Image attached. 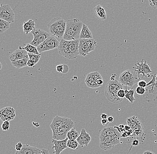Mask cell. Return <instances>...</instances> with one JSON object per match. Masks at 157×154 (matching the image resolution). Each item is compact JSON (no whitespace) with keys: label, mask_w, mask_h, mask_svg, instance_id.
<instances>
[{"label":"cell","mask_w":157,"mask_h":154,"mask_svg":"<svg viewBox=\"0 0 157 154\" xmlns=\"http://www.w3.org/2000/svg\"><path fill=\"white\" fill-rule=\"evenodd\" d=\"M79 41H68L62 39L58 48L59 54L68 60L76 59L79 55Z\"/></svg>","instance_id":"obj_1"},{"label":"cell","mask_w":157,"mask_h":154,"mask_svg":"<svg viewBox=\"0 0 157 154\" xmlns=\"http://www.w3.org/2000/svg\"><path fill=\"white\" fill-rule=\"evenodd\" d=\"M83 23L77 18L67 21L66 28L63 39L72 41L79 40Z\"/></svg>","instance_id":"obj_2"},{"label":"cell","mask_w":157,"mask_h":154,"mask_svg":"<svg viewBox=\"0 0 157 154\" xmlns=\"http://www.w3.org/2000/svg\"><path fill=\"white\" fill-rule=\"evenodd\" d=\"M123 86L118 81H109L105 87V93L107 99L112 103H119L122 102V99H120L117 96L118 91L122 89Z\"/></svg>","instance_id":"obj_3"},{"label":"cell","mask_w":157,"mask_h":154,"mask_svg":"<svg viewBox=\"0 0 157 154\" xmlns=\"http://www.w3.org/2000/svg\"><path fill=\"white\" fill-rule=\"evenodd\" d=\"M67 21L63 18L56 17L48 24L50 34L54 37L63 39L65 32Z\"/></svg>","instance_id":"obj_4"},{"label":"cell","mask_w":157,"mask_h":154,"mask_svg":"<svg viewBox=\"0 0 157 154\" xmlns=\"http://www.w3.org/2000/svg\"><path fill=\"white\" fill-rule=\"evenodd\" d=\"M141 80L134 70H128L121 73L118 81L125 86L132 87Z\"/></svg>","instance_id":"obj_5"},{"label":"cell","mask_w":157,"mask_h":154,"mask_svg":"<svg viewBox=\"0 0 157 154\" xmlns=\"http://www.w3.org/2000/svg\"><path fill=\"white\" fill-rule=\"evenodd\" d=\"M97 46V42L94 39H79V55L85 56L90 52L95 50Z\"/></svg>","instance_id":"obj_6"},{"label":"cell","mask_w":157,"mask_h":154,"mask_svg":"<svg viewBox=\"0 0 157 154\" xmlns=\"http://www.w3.org/2000/svg\"><path fill=\"white\" fill-rule=\"evenodd\" d=\"M59 42L55 37L51 36L37 47L38 52L40 54L44 52L48 51L58 48Z\"/></svg>","instance_id":"obj_7"},{"label":"cell","mask_w":157,"mask_h":154,"mask_svg":"<svg viewBox=\"0 0 157 154\" xmlns=\"http://www.w3.org/2000/svg\"><path fill=\"white\" fill-rule=\"evenodd\" d=\"M31 33L34 36V39L30 42V44L36 47L51 36L50 33L41 29H35Z\"/></svg>","instance_id":"obj_8"},{"label":"cell","mask_w":157,"mask_h":154,"mask_svg":"<svg viewBox=\"0 0 157 154\" xmlns=\"http://www.w3.org/2000/svg\"><path fill=\"white\" fill-rule=\"evenodd\" d=\"M100 138V148L105 151L111 150L114 147L115 145L120 143V138L113 136H104L99 137Z\"/></svg>","instance_id":"obj_9"},{"label":"cell","mask_w":157,"mask_h":154,"mask_svg":"<svg viewBox=\"0 0 157 154\" xmlns=\"http://www.w3.org/2000/svg\"><path fill=\"white\" fill-rule=\"evenodd\" d=\"M0 18L10 24L14 22V13L9 5L1 4L0 6Z\"/></svg>","instance_id":"obj_10"},{"label":"cell","mask_w":157,"mask_h":154,"mask_svg":"<svg viewBox=\"0 0 157 154\" xmlns=\"http://www.w3.org/2000/svg\"><path fill=\"white\" fill-rule=\"evenodd\" d=\"M143 60H144L142 59L141 63L137 61L134 65V67H132V69L137 73L139 77L140 74H142V78H143L144 77H147L152 72L151 66L149 64H147V60H145L144 62Z\"/></svg>","instance_id":"obj_11"},{"label":"cell","mask_w":157,"mask_h":154,"mask_svg":"<svg viewBox=\"0 0 157 154\" xmlns=\"http://www.w3.org/2000/svg\"><path fill=\"white\" fill-rule=\"evenodd\" d=\"M102 77H101L100 73L97 71L92 72L88 74L86 79L85 80V82L86 85L88 88H96L100 87L97 84V81L99 79H102Z\"/></svg>","instance_id":"obj_12"},{"label":"cell","mask_w":157,"mask_h":154,"mask_svg":"<svg viewBox=\"0 0 157 154\" xmlns=\"http://www.w3.org/2000/svg\"><path fill=\"white\" fill-rule=\"evenodd\" d=\"M15 116V110L12 107H5L0 110V119L3 122L12 120Z\"/></svg>","instance_id":"obj_13"},{"label":"cell","mask_w":157,"mask_h":154,"mask_svg":"<svg viewBox=\"0 0 157 154\" xmlns=\"http://www.w3.org/2000/svg\"><path fill=\"white\" fill-rule=\"evenodd\" d=\"M68 138L63 140H57L52 139V143L54 144L52 149H54L53 154H60L65 149H67V143L68 140Z\"/></svg>","instance_id":"obj_14"},{"label":"cell","mask_w":157,"mask_h":154,"mask_svg":"<svg viewBox=\"0 0 157 154\" xmlns=\"http://www.w3.org/2000/svg\"><path fill=\"white\" fill-rule=\"evenodd\" d=\"M28 53L22 48L21 46H19V48L13 52L9 56V59L11 62L17 61V60L24 59L28 57Z\"/></svg>","instance_id":"obj_15"},{"label":"cell","mask_w":157,"mask_h":154,"mask_svg":"<svg viewBox=\"0 0 157 154\" xmlns=\"http://www.w3.org/2000/svg\"><path fill=\"white\" fill-rule=\"evenodd\" d=\"M120 133L114 127L109 126L103 128L100 132V137L104 136H113L121 139Z\"/></svg>","instance_id":"obj_16"},{"label":"cell","mask_w":157,"mask_h":154,"mask_svg":"<svg viewBox=\"0 0 157 154\" xmlns=\"http://www.w3.org/2000/svg\"><path fill=\"white\" fill-rule=\"evenodd\" d=\"M42 150L30 146L29 144L23 145L20 151H16L15 154H41Z\"/></svg>","instance_id":"obj_17"},{"label":"cell","mask_w":157,"mask_h":154,"mask_svg":"<svg viewBox=\"0 0 157 154\" xmlns=\"http://www.w3.org/2000/svg\"><path fill=\"white\" fill-rule=\"evenodd\" d=\"M66 119L67 117L59 116H55L50 125V127L52 131L63 127L65 123Z\"/></svg>","instance_id":"obj_18"},{"label":"cell","mask_w":157,"mask_h":154,"mask_svg":"<svg viewBox=\"0 0 157 154\" xmlns=\"http://www.w3.org/2000/svg\"><path fill=\"white\" fill-rule=\"evenodd\" d=\"M69 131L65 127H62L53 131V139L57 140H64L67 138V133Z\"/></svg>","instance_id":"obj_19"},{"label":"cell","mask_w":157,"mask_h":154,"mask_svg":"<svg viewBox=\"0 0 157 154\" xmlns=\"http://www.w3.org/2000/svg\"><path fill=\"white\" fill-rule=\"evenodd\" d=\"M94 13L95 16L99 20H104L107 19V14L105 11L100 5H98L94 7Z\"/></svg>","instance_id":"obj_20"},{"label":"cell","mask_w":157,"mask_h":154,"mask_svg":"<svg viewBox=\"0 0 157 154\" xmlns=\"http://www.w3.org/2000/svg\"><path fill=\"white\" fill-rule=\"evenodd\" d=\"M93 39V34L87 25L83 24L79 39Z\"/></svg>","instance_id":"obj_21"},{"label":"cell","mask_w":157,"mask_h":154,"mask_svg":"<svg viewBox=\"0 0 157 154\" xmlns=\"http://www.w3.org/2000/svg\"><path fill=\"white\" fill-rule=\"evenodd\" d=\"M35 22L33 20H29L27 22H24L23 25V29L24 33L25 34H28L31 33L33 30H35Z\"/></svg>","instance_id":"obj_22"},{"label":"cell","mask_w":157,"mask_h":154,"mask_svg":"<svg viewBox=\"0 0 157 154\" xmlns=\"http://www.w3.org/2000/svg\"><path fill=\"white\" fill-rule=\"evenodd\" d=\"M29 60V56H28L24 59L14 61V62H11V64L17 69H21V68H24V67L27 66V62Z\"/></svg>","instance_id":"obj_23"},{"label":"cell","mask_w":157,"mask_h":154,"mask_svg":"<svg viewBox=\"0 0 157 154\" xmlns=\"http://www.w3.org/2000/svg\"><path fill=\"white\" fill-rule=\"evenodd\" d=\"M134 92L135 91L134 89L132 88L128 90L127 89V87L125 86V97L132 104L133 103L135 100V97H134Z\"/></svg>","instance_id":"obj_24"},{"label":"cell","mask_w":157,"mask_h":154,"mask_svg":"<svg viewBox=\"0 0 157 154\" xmlns=\"http://www.w3.org/2000/svg\"><path fill=\"white\" fill-rule=\"evenodd\" d=\"M23 49L25 50L28 53H31V54H39L38 52L37 47L32 45L30 44H27L25 45L24 47H22Z\"/></svg>","instance_id":"obj_25"},{"label":"cell","mask_w":157,"mask_h":154,"mask_svg":"<svg viewBox=\"0 0 157 154\" xmlns=\"http://www.w3.org/2000/svg\"><path fill=\"white\" fill-rule=\"evenodd\" d=\"M79 135L78 131L76 130L75 127H74L71 129L67 133V137L70 140H76Z\"/></svg>","instance_id":"obj_26"},{"label":"cell","mask_w":157,"mask_h":154,"mask_svg":"<svg viewBox=\"0 0 157 154\" xmlns=\"http://www.w3.org/2000/svg\"><path fill=\"white\" fill-rule=\"evenodd\" d=\"M10 23L0 18V34H2L5 31L9 30Z\"/></svg>","instance_id":"obj_27"},{"label":"cell","mask_w":157,"mask_h":154,"mask_svg":"<svg viewBox=\"0 0 157 154\" xmlns=\"http://www.w3.org/2000/svg\"><path fill=\"white\" fill-rule=\"evenodd\" d=\"M28 56H29V59L31 60L32 62L34 63V65L37 64L39 62L41 58V54H31V53H28Z\"/></svg>","instance_id":"obj_28"},{"label":"cell","mask_w":157,"mask_h":154,"mask_svg":"<svg viewBox=\"0 0 157 154\" xmlns=\"http://www.w3.org/2000/svg\"><path fill=\"white\" fill-rule=\"evenodd\" d=\"M86 130L84 128H82L81 130L80 134H79V136L78 137L76 141L78 142V144L81 146V147H83V140H84V136H85V134L86 133Z\"/></svg>","instance_id":"obj_29"},{"label":"cell","mask_w":157,"mask_h":154,"mask_svg":"<svg viewBox=\"0 0 157 154\" xmlns=\"http://www.w3.org/2000/svg\"><path fill=\"white\" fill-rule=\"evenodd\" d=\"M78 142L75 140H71L68 139L67 143V148H70L71 149L75 150L78 148Z\"/></svg>","instance_id":"obj_30"},{"label":"cell","mask_w":157,"mask_h":154,"mask_svg":"<svg viewBox=\"0 0 157 154\" xmlns=\"http://www.w3.org/2000/svg\"><path fill=\"white\" fill-rule=\"evenodd\" d=\"M91 140H92V138L90 136V134L86 132L85 136H84L83 146H85L86 147H87L88 146V144L91 142Z\"/></svg>","instance_id":"obj_31"},{"label":"cell","mask_w":157,"mask_h":154,"mask_svg":"<svg viewBox=\"0 0 157 154\" xmlns=\"http://www.w3.org/2000/svg\"><path fill=\"white\" fill-rule=\"evenodd\" d=\"M156 77V74L152 75V79L151 81L149 82V83L147 84V87L152 86V89H153V88H154L155 86L156 87H157V83L155 82Z\"/></svg>","instance_id":"obj_32"},{"label":"cell","mask_w":157,"mask_h":154,"mask_svg":"<svg viewBox=\"0 0 157 154\" xmlns=\"http://www.w3.org/2000/svg\"><path fill=\"white\" fill-rule=\"evenodd\" d=\"M10 122L8 121H5L2 125V128L4 131L8 130L10 128Z\"/></svg>","instance_id":"obj_33"},{"label":"cell","mask_w":157,"mask_h":154,"mask_svg":"<svg viewBox=\"0 0 157 154\" xmlns=\"http://www.w3.org/2000/svg\"><path fill=\"white\" fill-rule=\"evenodd\" d=\"M117 95L119 98L123 99L125 96V90L123 88L120 89L118 91Z\"/></svg>","instance_id":"obj_34"},{"label":"cell","mask_w":157,"mask_h":154,"mask_svg":"<svg viewBox=\"0 0 157 154\" xmlns=\"http://www.w3.org/2000/svg\"><path fill=\"white\" fill-rule=\"evenodd\" d=\"M146 91L147 90L145 89V88H143L140 87L139 86L137 87L136 90V93L137 94L140 95H143V94H145Z\"/></svg>","instance_id":"obj_35"},{"label":"cell","mask_w":157,"mask_h":154,"mask_svg":"<svg viewBox=\"0 0 157 154\" xmlns=\"http://www.w3.org/2000/svg\"><path fill=\"white\" fill-rule=\"evenodd\" d=\"M149 4L152 8L157 9V0H155V1H149Z\"/></svg>","instance_id":"obj_36"},{"label":"cell","mask_w":157,"mask_h":154,"mask_svg":"<svg viewBox=\"0 0 157 154\" xmlns=\"http://www.w3.org/2000/svg\"><path fill=\"white\" fill-rule=\"evenodd\" d=\"M147 82L145 81H140L138 83H137V84L139 87H140L143 88H145L147 87Z\"/></svg>","instance_id":"obj_37"},{"label":"cell","mask_w":157,"mask_h":154,"mask_svg":"<svg viewBox=\"0 0 157 154\" xmlns=\"http://www.w3.org/2000/svg\"><path fill=\"white\" fill-rule=\"evenodd\" d=\"M56 69L58 72L62 73L63 70V65L61 64V65H57L56 67Z\"/></svg>","instance_id":"obj_38"},{"label":"cell","mask_w":157,"mask_h":154,"mask_svg":"<svg viewBox=\"0 0 157 154\" xmlns=\"http://www.w3.org/2000/svg\"><path fill=\"white\" fill-rule=\"evenodd\" d=\"M23 147V145L21 144V142H18L17 144L16 145L15 148L16 151H20Z\"/></svg>","instance_id":"obj_39"},{"label":"cell","mask_w":157,"mask_h":154,"mask_svg":"<svg viewBox=\"0 0 157 154\" xmlns=\"http://www.w3.org/2000/svg\"><path fill=\"white\" fill-rule=\"evenodd\" d=\"M69 70V68L67 65L66 64H63V73L66 74L68 73Z\"/></svg>","instance_id":"obj_40"},{"label":"cell","mask_w":157,"mask_h":154,"mask_svg":"<svg viewBox=\"0 0 157 154\" xmlns=\"http://www.w3.org/2000/svg\"><path fill=\"white\" fill-rule=\"evenodd\" d=\"M139 144H140V142L137 139H134L132 142V146H137Z\"/></svg>","instance_id":"obj_41"},{"label":"cell","mask_w":157,"mask_h":154,"mask_svg":"<svg viewBox=\"0 0 157 154\" xmlns=\"http://www.w3.org/2000/svg\"><path fill=\"white\" fill-rule=\"evenodd\" d=\"M101 122L103 126H107L109 124V122L108 121L107 119H102Z\"/></svg>","instance_id":"obj_42"},{"label":"cell","mask_w":157,"mask_h":154,"mask_svg":"<svg viewBox=\"0 0 157 154\" xmlns=\"http://www.w3.org/2000/svg\"><path fill=\"white\" fill-rule=\"evenodd\" d=\"M34 65V64L31 60H28V62H27V66L29 67H33Z\"/></svg>","instance_id":"obj_43"},{"label":"cell","mask_w":157,"mask_h":154,"mask_svg":"<svg viewBox=\"0 0 157 154\" xmlns=\"http://www.w3.org/2000/svg\"><path fill=\"white\" fill-rule=\"evenodd\" d=\"M121 138H127V137H128L127 131H125L123 133H122V134L121 135Z\"/></svg>","instance_id":"obj_44"},{"label":"cell","mask_w":157,"mask_h":154,"mask_svg":"<svg viewBox=\"0 0 157 154\" xmlns=\"http://www.w3.org/2000/svg\"><path fill=\"white\" fill-rule=\"evenodd\" d=\"M42 150V152L41 154H49V150L48 149H43Z\"/></svg>","instance_id":"obj_45"},{"label":"cell","mask_w":157,"mask_h":154,"mask_svg":"<svg viewBox=\"0 0 157 154\" xmlns=\"http://www.w3.org/2000/svg\"><path fill=\"white\" fill-rule=\"evenodd\" d=\"M107 120L109 123L113 122L114 121V118L112 116H110L108 117Z\"/></svg>","instance_id":"obj_46"},{"label":"cell","mask_w":157,"mask_h":154,"mask_svg":"<svg viewBox=\"0 0 157 154\" xmlns=\"http://www.w3.org/2000/svg\"><path fill=\"white\" fill-rule=\"evenodd\" d=\"M101 118L102 119H107L108 118L107 115L105 113H102L101 114Z\"/></svg>","instance_id":"obj_47"},{"label":"cell","mask_w":157,"mask_h":154,"mask_svg":"<svg viewBox=\"0 0 157 154\" xmlns=\"http://www.w3.org/2000/svg\"><path fill=\"white\" fill-rule=\"evenodd\" d=\"M124 129H125V131H130L131 128H130L129 126L126 125H125V126H124Z\"/></svg>","instance_id":"obj_48"},{"label":"cell","mask_w":157,"mask_h":154,"mask_svg":"<svg viewBox=\"0 0 157 154\" xmlns=\"http://www.w3.org/2000/svg\"><path fill=\"white\" fill-rule=\"evenodd\" d=\"M116 74H113L112 77H111L110 81H115L116 80Z\"/></svg>","instance_id":"obj_49"},{"label":"cell","mask_w":157,"mask_h":154,"mask_svg":"<svg viewBox=\"0 0 157 154\" xmlns=\"http://www.w3.org/2000/svg\"><path fill=\"white\" fill-rule=\"evenodd\" d=\"M143 154H155L153 152H151V151H145L143 152Z\"/></svg>","instance_id":"obj_50"},{"label":"cell","mask_w":157,"mask_h":154,"mask_svg":"<svg viewBox=\"0 0 157 154\" xmlns=\"http://www.w3.org/2000/svg\"><path fill=\"white\" fill-rule=\"evenodd\" d=\"M33 124V125L34 126H35V127H39V126H40V125L37 122H33V123H32Z\"/></svg>","instance_id":"obj_51"},{"label":"cell","mask_w":157,"mask_h":154,"mask_svg":"<svg viewBox=\"0 0 157 154\" xmlns=\"http://www.w3.org/2000/svg\"><path fill=\"white\" fill-rule=\"evenodd\" d=\"M124 126H125V125H124L121 124L119 126V127L121 128H124Z\"/></svg>","instance_id":"obj_52"},{"label":"cell","mask_w":157,"mask_h":154,"mask_svg":"<svg viewBox=\"0 0 157 154\" xmlns=\"http://www.w3.org/2000/svg\"><path fill=\"white\" fill-rule=\"evenodd\" d=\"M2 63L0 62V70H2Z\"/></svg>","instance_id":"obj_53"},{"label":"cell","mask_w":157,"mask_h":154,"mask_svg":"<svg viewBox=\"0 0 157 154\" xmlns=\"http://www.w3.org/2000/svg\"><path fill=\"white\" fill-rule=\"evenodd\" d=\"M156 81H157V75H156Z\"/></svg>","instance_id":"obj_54"},{"label":"cell","mask_w":157,"mask_h":154,"mask_svg":"<svg viewBox=\"0 0 157 154\" xmlns=\"http://www.w3.org/2000/svg\"><path fill=\"white\" fill-rule=\"evenodd\" d=\"M1 4H0V6H1Z\"/></svg>","instance_id":"obj_55"}]
</instances>
